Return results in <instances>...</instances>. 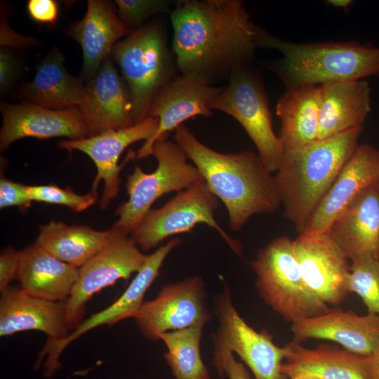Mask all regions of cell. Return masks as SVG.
<instances>
[{
	"label": "cell",
	"mask_w": 379,
	"mask_h": 379,
	"mask_svg": "<svg viewBox=\"0 0 379 379\" xmlns=\"http://www.w3.org/2000/svg\"><path fill=\"white\" fill-rule=\"evenodd\" d=\"M180 74L213 85L250 65L259 48L257 25L240 0H181L170 13Z\"/></svg>",
	"instance_id": "1"
},
{
	"label": "cell",
	"mask_w": 379,
	"mask_h": 379,
	"mask_svg": "<svg viewBox=\"0 0 379 379\" xmlns=\"http://www.w3.org/2000/svg\"><path fill=\"white\" fill-rule=\"evenodd\" d=\"M173 140L224 204L232 230H240L254 215L273 213L281 206L274 175L258 154L217 152L199 141L184 124L175 130Z\"/></svg>",
	"instance_id": "2"
},
{
	"label": "cell",
	"mask_w": 379,
	"mask_h": 379,
	"mask_svg": "<svg viewBox=\"0 0 379 379\" xmlns=\"http://www.w3.org/2000/svg\"><path fill=\"white\" fill-rule=\"evenodd\" d=\"M362 130L284 149L274 179L284 217L298 234L359 146Z\"/></svg>",
	"instance_id": "3"
},
{
	"label": "cell",
	"mask_w": 379,
	"mask_h": 379,
	"mask_svg": "<svg viewBox=\"0 0 379 379\" xmlns=\"http://www.w3.org/2000/svg\"><path fill=\"white\" fill-rule=\"evenodd\" d=\"M259 48L278 51L281 58L265 65L286 89L305 85L360 80L379 76V46L357 41L293 43L257 25Z\"/></svg>",
	"instance_id": "4"
},
{
	"label": "cell",
	"mask_w": 379,
	"mask_h": 379,
	"mask_svg": "<svg viewBox=\"0 0 379 379\" xmlns=\"http://www.w3.org/2000/svg\"><path fill=\"white\" fill-rule=\"evenodd\" d=\"M111 56L129 89L133 122L138 124L147 118L154 98L178 71L164 25L146 23L118 41Z\"/></svg>",
	"instance_id": "5"
},
{
	"label": "cell",
	"mask_w": 379,
	"mask_h": 379,
	"mask_svg": "<svg viewBox=\"0 0 379 379\" xmlns=\"http://www.w3.org/2000/svg\"><path fill=\"white\" fill-rule=\"evenodd\" d=\"M251 265L260 298L284 321L293 324L331 310L305 284L288 237H278L260 249Z\"/></svg>",
	"instance_id": "6"
},
{
	"label": "cell",
	"mask_w": 379,
	"mask_h": 379,
	"mask_svg": "<svg viewBox=\"0 0 379 379\" xmlns=\"http://www.w3.org/2000/svg\"><path fill=\"white\" fill-rule=\"evenodd\" d=\"M152 155L157 160V168L146 173L140 166H135L126 183L128 199L115 212L119 218L112 227L128 234L159 197L173 192H180L204 180L198 168L187 162L181 147L168 137L154 142Z\"/></svg>",
	"instance_id": "7"
},
{
	"label": "cell",
	"mask_w": 379,
	"mask_h": 379,
	"mask_svg": "<svg viewBox=\"0 0 379 379\" xmlns=\"http://www.w3.org/2000/svg\"><path fill=\"white\" fill-rule=\"evenodd\" d=\"M212 110L234 118L254 143L262 163L272 173L284 151L272 128L268 99L261 77L250 65L235 70L212 105Z\"/></svg>",
	"instance_id": "8"
},
{
	"label": "cell",
	"mask_w": 379,
	"mask_h": 379,
	"mask_svg": "<svg viewBox=\"0 0 379 379\" xmlns=\"http://www.w3.org/2000/svg\"><path fill=\"white\" fill-rule=\"evenodd\" d=\"M219 199L210 191L204 180L178 192L163 206L151 209L131 234L139 248L148 251L169 237L191 232L197 224L212 227L238 256H241V243L220 226L214 212Z\"/></svg>",
	"instance_id": "9"
},
{
	"label": "cell",
	"mask_w": 379,
	"mask_h": 379,
	"mask_svg": "<svg viewBox=\"0 0 379 379\" xmlns=\"http://www.w3.org/2000/svg\"><path fill=\"white\" fill-rule=\"evenodd\" d=\"M213 314L219 325L212 335L213 355L235 353L250 368L255 379H288L282 371L286 349L278 346L265 329L250 326L232 303L230 287L214 297Z\"/></svg>",
	"instance_id": "10"
},
{
	"label": "cell",
	"mask_w": 379,
	"mask_h": 379,
	"mask_svg": "<svg viewBox=\"0 0 379 379\" xmlns=\"http://www.w3.org/2000/svg\"><path fill=\"white\" fill-rule=\"evenodd\" d=\"M143 253L131 236L112 227L102 249L79 268V277L65 300V317L71 332L84 320L85 307L92 297L120 279L128 280L143 267Z\"/></svg>",
	"instance_id": "11"
},
{
	"label": "cell",
	"mask_w": 379,
	"mask_h": 379,
	"mask_svg": "<svg viewBox=\"0 0 379 379\" xmlns=\"http://www.w3.org/2000/svg\"><path fill=\"white\" fill-rule=\"evenodd\" d=\"M182 243L180 238L173 237L159 246L153 253L148 254L143 267L113 303L84 320L66 338L58 340H47L39 353L34 368L38 370L42 366L44 375L51 378L61 368L60 356L70 343L96 327L102 325L112 326L124 319H135L145 302L147 290L159 275L164 260Z\"/></svg>",
	"instance_id": "12"
},
{
	"label": "cell",
	"mask_w": 379,
	"mask_h": 379,
	"mask_svg": "<svg viewBox=\"0 0 379 379\" xmlns=\"http://www.w3.org/2000/svg\"><path fill=\"white\" fill-rule=\"evenodd\" d=\"M213 314L204 281L195 275L164 285L155 298L144 302L134 319L143 338L158 341L166 332L204 326Z\"/></svg>",
	"instance_id": "13"
},
{
	"label": "cell",
	"mask_w": 379,
	"mask_h": 379,
	"mask_svg": "<svg viewBox=\"0 0 379 379\" xmlns=\"http://www.w3.org/2000/svg\"><path fill=\"white\" fill-rule=\"evenodd\" d=\"M223 87H216L190 74H177L155 95L147 112V117L159 119L154 136L138 150V159L152 155L154 142L168 137L180 125L197 116L210 117L212 105Z\"/></svg>",
	"instance_id": "14"
},
{
	"label": "cell",
	"mask_w": 379,
	"mask_h": 379,
	"mask_svg": "<svg viewBox=\"0 0 379 379\" xmlns=\"http://www.w3.org/2000/svg\"><path fill=\"white\" fill-rule=\"evenodd\" d=\"M158 126L157 118L147 117L143 121L128 128L109 130L79 140H61L58 143V147L69 152L81 151L93 160L97 169V174L90 192L98 196V185L102 180L104 182L100 206L105 209L119 193L121 182L119 174L124 164L130 159V157L135 155L131 151L124 163L119 166L118 161L121 154L134 142L149 140L154 136Z\"/></svg>",
	"instance_id": "15"
},
{
	"label": "cell",
	"mask_w": 379,
	"mask_h": 379,
	"mask_svg": "<svg viewBox=\"0 0 379 379\" xmlns=\"http://www.w3.org/2000/svg\"><path fill=\"white\" fill-rule=\"evenodd\" d=\"M294 248L304 281L326 305H338L350 293V264L328 233L298 234Z\"/></svg>",
	"instance_id": "16"
},
{
	"label": "cell",
	"mask_w": 379,
	"mask_h": 379,
	"mask_svg": "<svg viewBox=\"0 0 379 379\" xmlns=\"http://www.w3.org/2000/svg\"><path fill=\"white\" fill-rule=\"evenodd\" d=\"M2 126L0 149L4 151L15 141L25 138L41 140L65 137L79 140L90 132L79 108L55 110L23 101L1 102Z\"/></svg>",
	"instance_id": "17"
},
{
	"label": "cell",
	"mask_w": 379,
	"mask_h": 379,
	"mask_svg": "<svg viewBox=\"0 0 379 379\" xmlns=\"http://www.w3.org/2000/svg\"><path fill=\"white\" fill-rule=\"evenodd\" d=\"M377 185L379 151L368 144L359 145L312 213L302 233H327L338 215L361 194Z\"/></svg>",
	"instance_id": "18"
},
{
	"label": "cell",
	"mask_w": 379,
	"mask_h": 379,
	"mask_svg": "<svg viewBox=\"0 0 379 379\" xmlns=\"http://www.w3.org/2000/svg\"><path fill=\"white\" fill-rule=\"evenodd\" d=\"M90 137L109 130L133 126L132 101L126 83L110 55L85 84L79 107Z\"/></svg>",
	"instance_id": "19"
},
{
	"label": "cell",
	"mask_w": 379,
	"mask_h": 379,
	"mask_svg": "<svg viewBox=\"0 0 379 379\" xmlns=\"http://www.w3.org/2000/svg\"><path fill=\"white\" fill-rule=\"evenodd\" d=\"M291 330L295 342L329 340L354 354L371 357L379 343V316L331 309L324 314L291 324Z\"/></svg>",
	"instance_id": "20"
},
{
	"label": "cell",
	"mask_w": 379,
	"mask_h": 379,
	"mask_svg": "<svg viewBox=\"0 0 379 379\" xmlns=\"http://www.w3.org/2000/svg\"><path fill=\"white\" fill-rule=\"evenodd\" d=\"M38 331L48 340H58L70 333L65 317V300L49 301L25 293L20 286H10L1 292L0 336Z\"/></svg>",
	"instance_id": "21"
},
{
	"label": "cell",
	"mask_w": 379,
	"mask_h": 379,
	"mask_svg": "<svg viewBox=\"0 0 379 379\" xmlns=\"http://www.w3.org/2000/svg\"><path fill=\"white\" fill-rule=\"evenodd\" d=\"M119 19L117 8L106 0H88L84 17L71 24L65 34L77 41L82 51L81 76L86 81L111 55L119 39L131 34Z\"/></svg>",
	"instance_id": "22"
},
{
	"label": "cell",
	"mask_w": 379,
	"mask_h": 379,
	"mask_svg": "<svg viewBox=\"0 0 379 379\" xmlns=\"http://www.w3.org/2000/svg\"><path fill=\"white\" fill-rule=\"evenodd\" d=\"M284 347L286 356L282 371L288 379L298 375L319 379L371 378V357L325 343L310 349L292 340Z\"/></svg>",
	"instance_id": "23"
},
{
	"label": "cell",
	"mask_w": 379,
	"mask_h": 379,
	"mask_svg": "<svg viewBox=\"0 0 379 379\" xmlns=\"http://www.w3.org/2000/svg\"><path fill=\"white\" fill-rule=\"evenodd\" d=\"M327 233L352 261L379 258V185L356 198L332 222Z\"/></svg>",
	"instance_id": "24"
},
{
	"label": "cell",
	"mask_w": 379,
	"mask_h": 379,
	"mask_svg": "<svg viewBox=\"0 0 379 379\" xmlns=\"http://www.w3.org/2000/svg\"><path fill=\"white\" fill-rule=\"evenodd\" d=\"M318 140L363 128L371 110V90L363 79L333 81L319 86Z\"/></svg>",
	"instance_id": "25"
},
{
	"label": "cell",
	"mask_w": 379,
	"mask_h": 379,
	"mask_svg": "<svg viewBox=\"0 0 379 379\" xmlns=\"http://www.w3.org/2000/svg\"><path fill=\"white\" fill-rule=\"evenodd\" d=\"M64 61L60 50L53 47L36 66L33 79L21 86L18 97L51 109L79 108L85 84L81 77L67 72Z\"/></svg>",
	"instance_id": "26"
},
{
	"label": "cell",
	"mask_w": 379,
	"mask_h": 379,
	"mask_svg": "<svg viewBox=\"0 0 379 379\" xmlns=\"http://www.w3.org/2000/svg\"><path fill=\"white\" fill-rule=\"evenodd\" d=\"M79 268L60 261L36 244L20 251L17 280L27 294L49 301L65 300Z\"/></svg>",
	"instance_id": "27"
},
{
	"label": "cell",
	"mask_w": 379,
	"mask_h": 379,
	"mask_svg": "<svg viewBox=\"0 0 379 379\" xmlns=\"http://www.w3.org/2000/svg\"><path fill=\"white\" fill-rule=\"evenodd\" d=\"M319 86L305 85L286 89L276 105L281 120L279 134L284 149L318 140Z\"/></svg>",
	"instance_id": "28"
},
{
	"label": "cell",
	"mask_w": 379,
	"mask_h": 379,
	"mask_svg": "<svg viewBox=\"0 0 379 379\" xmlns=\"http://www.w3.org/2000/svg\"><path fill=\"white\" fill-rule=\"evenodd\" d=\"M108 235L109 230L98 231L53 220L39 227L35 244L60 261L79 268L102 249Z\"/></svg>",
	"instance_id": "29"
},
{
	"label": "cell",
	"mask_w": 379,
	"mask_h": 379,
	"mask_svg": "<svg viewBox=\"0 0 379 379\" xmlns=\"http://www.w3.org/2000/svg\"><path fill=\"white\" fill-rule=\"evenodd\" d=\"M203 331L204 326H197L161 335L167 348L164 357L175 379H210L201 354Z\"/></svg>",
	"instance_id": "30"
},
{
	"label": "cell",
	"mask_w": 379,
	"mask_h": 379,
	"mask_svg": "<svg viewBox=\"0 0 379 379\" xmlns=\"http://www.w3.org/2000/svg\"><path fill=\"white\" fill-rule=\"evenodd\" d=\"M349 293L362 300L368 312L379 316V258L363 257L351 261Z\"/></svg>",
	"instance_id": "31"
},
{
	"label": "cell",
	"mask_w": 379,
	"mask_h": 379,
	"mask_svg": "<svg viewBox=\"0 0 379 379\" xmlns=\"http://www.w3.org/2000/svg\"><path fill=\"white\" fill-rule=\"evenodd\" d=\"M176 1L168 0H115L117 15L131 31L134 32L145 25L151 16L170 13Z\"/></svg>",
	"instance_id": "32"
},
{
	"label": "cell",
	"mask_w": 379,
	"mask_h": 379,
	"mask_svg": "<svg viewBox=\"0 0 379 379\" xmlns=\"http://www.w3.org/2000/svg\"><path fill=\"white\" fill-rule=\"evenodd\" d=\"M27 190L32 201L65 206L74 212L88 208L98 200V196L91 192L79 194L70 187L62 188L53 184L28 185Z\"/></svg>",
	"instance_id": "33"
},
{
	"label": "cell",
	"mask_w": 379,
	"mask_h": 379,
	"mask_svg": "<svg viewBox=\"0 0 379 379\" xmlns=\"http://www.w3.org/2000/svg\"><path fill=\"white\" fill-rule=\"evenodd\" d=\"M28 185L12 181L5 176L0 178V208L16 206L26 211L31 206L32 199L27 190Z\"/></svg>",
	"instance_id": "34"
},
{
	"label": "cell",
	"mask_w": 379,
	"mask_h": 379,
	"mask_svg": "<svg viewBox=\"0 0 379 379\" xmlns=\"http://www.w3.org/2000/svg\"><path fill=\"white\" fill-rule=\"evenodd\" d=\"M59 6L54 0H29L27 11L31 20L54 26L59 17Z\"/></svg>",
	"instance_id": "35"
},
{
	"label": "cell",
	"mask_w": 379,
	"mask_h": 379,
	"mask_svg": "<svg viewBox=\"0 0 379 379\" xmlns=\"http://www.w3.org/2000/svg\"><path fill=\"white\" fill-rule=\"evenodd\" d=\"M1 47L14 48H27L39 44V41L30 36H24L11 29L5 16L4 9L1 8L0 22Z\"/></svg>",
	"instance_id": "36"
},
{
	"label": "cell",
	"mask_w": 379,
	"mask_h": 379,
	"mask_svg": "<svg viewBox=\"0 0 379 379\" xmlns=\"http://www.w3.org/2000/svg\"><path fill=\"white\" fill-rule=\"evenodd\" d=\"M213 364L220 376L229 379H251L244 364L237 361L232 353L213 355Z\"/></svg>",
	"instance_id": "37"
},
{
	"label": "cell",
	"mask_w": 379,
	"mask_h": 379,
	"mask_svg": "<svg viewBox=\"0 0 379 379\" xmlns=\"http://www.w3.org/2000/svg\"><path fill=\"white\" fill-rule=\"evenodd\" d=\"M20 251L12 247L2 250L0 255V291L10 286L11 282L17 279Z\"/></svg>",
	"instance_id": "38"
},
{
	"label": "cell",
	"mask_w": 379,
	"mask_h": 379,
	"mask_svg": "<svg viewBox=\"0 0 379 379\" xmlns=\"http://www.w3.org/2000/svg\"><path fill=\"white\" fill-rule=\"evenodd\" d=\"M18 69V62L12 49L0 48V92L4 93L13 84Z\"/></svg>",
	"instance_id": "39"
},
{
	"label": "cell",
	"mask_w": 379,
	"mask_h": 379,
	"mask_svg": "<svg viewBox=\"0 0 379 379\" xmlns=\"http://www.w3.org/2000/svg\"><path fill=\"white\" fill-rule=\"evenodd\" d=\"M371 378L379 379V343L371 356Z\"/></svg>",
	"instance_id": "40"
},
{
	"label": "cell",
	"mask_w": 379,
	"mask_h": 379,
	"mask_svg": "<svg viewBox=\"0 0 379 379\" xmlns=\"http://www.w3.org/2000/svg\"><path fill=\"white\" fill-rule=\"evenodd\" d=\"M351 0H328L326 3L335 8L347 9L352 4Z\"/></svg>",
	"instance_id": "41"
},
{
	"label": "cell",
	"mask_w": 379,
	"mask_h": 379,
	"mask_svg": "<svg viewBox=\"0 0 379 379\" xmlns=\"http://www.w3.org/2000/svg\"><path fill=\"white\" fill-rule=\"evenodd\" d=\"M290 379H319V378H317L315 377L310 376V375H295L291 378Z\"/></svg>",
	"instance_id": "42"
}]
</instances>
